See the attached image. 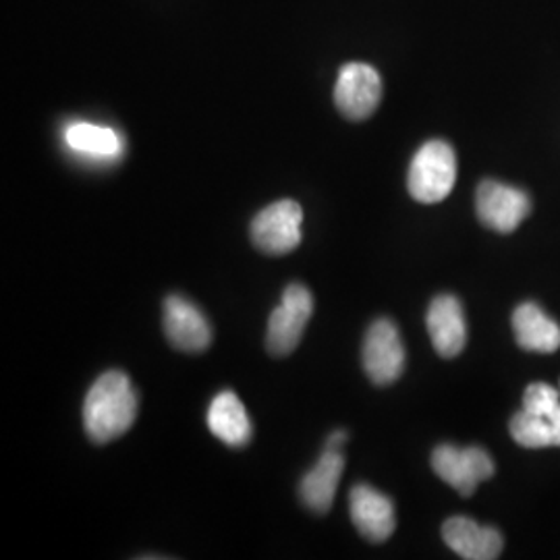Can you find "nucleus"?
Listing matches in <instances>:
<instances>
[{
    "mask_svg": "<svg viewBox=\"0 0 560 560\" xmlns=\"http://www.w3.org/2000/svg\"><path fill=\"white\" fill-rule=\"evenodd\" d=\"M138 390L127 374L110 370L92 384L83 400V428L96 444L117 441L138 418Z\"/></svg>",
    "mask_w": 560,
    "mask_h": 560,
    "instance_id": "obj_1",
    "label": "nucleus"
},
{
    "mask_svg": "<svg viewBox=\"0 0 560 560\" xmlns=\"http://www.w3.org/2000/svg\"><path fill=\"white\" fill-rule=\"evenodd\" d=\"M457 180L455 150L442 140L423 143L409 166L407 187L413 200L439 203L448 198Z\"/></svg>",
    "mask_w": 560,
    "mask_h": 560,
    "instance_id": "obj_2",
    "label": "nucleus"
},
{
    "mask_svg": "<svg viewBox=\"0 0 560 560\" xmlns=\"http://www.w3.org/2000/svg\"><path fill=\"white\" fill-rule=\"evenodd\" d=\"M312 312L314 298L310 289L300 282L289 284L268 320L266 347L272 358H284L298 349L303 330L312 318Z\"/></svg>",
    "mask_w": 560,
    "mask_h": 560,
    "instance_id": "obj_3",
    "label": "nucleus"
},
{
    "mask_svg": "<svg viewBox=\"0 0 560 560\" xmlns=\"http://www.w3.org/2000/svg\"><path fill=\"white\" fill-rule=\"evenodd\" d=\"M303 210L293 200H280L266 206L252 221V243L266 256H284L301 243Z\"/></svg>",
    "mask_w": 560,
    "mask_h": 560,
    "instance_id": "obj_4",
    "label": "nucleus"
},
{
    "mask_svg": "<svg viewBox=\"0 0 560 560\" xmlns=\"http://www.w3.org/2000/svg\"><path fill=\"white\" fill-rule=\"evenodd\" d=\"M432 469L460 497H471L481 481L494 476V460L480 446L459 448L455 444H441L432 453Z\"/></svg>",
    "mask_w": 560,
    "mask_h": 560,
    "instance_id": "obj_5",
    "label": "nucleus"
},
{
    "mask_svg": "<svg viewBox=\"0 0 560 560\" xmlns=\"http://www.w3.org/2000/svg\"><path fill=\"white\" fill-rule=\"evenodd\" d=\"M361 360L368 378L374 384L388 386L399 381L405 370V347L395 322L381 318L368 328Z\"/></svg>",
    "mask_w": 560,
    "mask_h": 560,
    "instance_id": "obj_6",
    "label": "nucleus"
},
{
    "mask_svg": "<svg viewBox=\"0 0 560 560\" xmlns=\"http://www.w3.org/2000/svg\"><path fill=\"white\" fill-rule=\"evenodd\" d=\"M382 98L381 73L365 62H349L339 71L335 104L349 120H365L374 115Z\"/></svg>",
    "mask_w": 560,
    "mask_h": 560,
    "instance_id": "obj_7",
    "label": "nucleus"
},
{
    "mask_svg": "<svg viewBox=\"0 0 560 560\" xmlns=\"http://www.w3.org/2000/svg\"><path fill=\"white\" fill-rule=\"evenodd\" d=\"M529 198L517 187L499 180H481L476 196V210L481 224L497 233H513L529 214Z\"/></svg>",
    "mask_w": 560,
    "mask_h": 560,
    "instance_id": "obj_8",
    "label": "nucleus"
},
{
    "mask_svg": "<svg viewBox=\"0 0 560 560\" xmlns=\"http://www.w3.org/2000/svg\"><path fill=\"white\" fill-rule=\"evenodd\" d=\"M162 324L168 342L185 353H201L212 342L210 322L200 307L180 295H168L162 307Z\"/></svg>",
    "mask_w": 560,
    "mask_h": 560,
    "instance_id": "obj_9",
    "label": "nucleus"
},
{
    "mask_svg": "<svg viewBox=\"0 0 560 560\" xmlns=\"http://www.w3.org/2000/svg\"><path fill=\"white\" fill-rule=\"evenodd\" d=\"M349 511L355 529L368 541L382 544L395 532V504L368 483H358L349 494Z\"/></svg>",
    "mask_w": 560,
    "mask_h": 560,
    "instance_id": "obj_10",
    "label": "nucleus"
},
{
    "mask_svg": "<svg viewBox=\"0 0 560 560\" xmlns=\"http://www.w3.org/2000/svg\"><path fill=\"white\" fill-rule=\"evenodd\" d=\"M442 538L460 559L494 560L501 557V532L469 517H451L446 521L442 525Z\"/></svg>",
    "mask_w": 560,
    "mask_h": 560,
    "instance_id": "obj_11",
    "label": "nucleus"
},
{
    "mask_svg": "<svg viewBox=\"0 0 560 560\" xmlns=\"http://www.w3.org/2000/svg\"><path fill=\"white\" fill-rule=\"evenodd\" d=\"M428 332L441 358H457L467 342V324L463 305L455 295H439L428 310Z\"/></svg>",
    "mask_w": 560,
    "mask_h": 560,
    "instance_id": "obj_12",
    "label": "nucleus"
},
{
    "mask_svg": "<svg viewBox=\"0 0 560 560\" xmlns=\"http://www.w3.org/2000/svg\"><path fill=\"white\" fill-rule=\"evenodd\" d=\"M345 459L342 453L335 448H326L318 463L301 478V502L316 515H326L337 497L340 476Z\"/></svg>",
    "mask_w": 560,
    "mask_h": 560,
    "instance_id": "obj_13",
    "label": "nucleus"
},
{
    "mask_svg": "<svg viewBox=\"0 0 560 560\" xmlns=\"http://www.w3.org/2000/svg\"><path fill=\"white\" fill-rule=\"evenodd\" d=\"M208 428L219 441L240 448L252 441L254 428L240 397L233 390L219 393L208 409Z\"/></svg>",
    "mask_w": 560,
    "mask_h": 560,
    "instance_id": "obj_14",
    "label": "nucleus"
},
{
    "mask_svg": "<svg viewBox=\"0 0 560 560\" xmlns=\"http://www.w3.org/2000/svg\"><path fill=\"white\" fill-rule=\"evenodd\" d=\"M513 330L521 349L555 353L560 347V326L536 303H523L513 314Z\"/></svg>",
    "mask_w": 560,
    "mask_h": 560,
    "instance_id": "obj_15",
    "label": "nucleus"
},
{
    "mask_svg": "<svg viewBox=\"0 0 560 560\" xmlns=\"http://www.w3.org/2000/svg\"><path fill=\"white\" fill-rule=\"evenodd\" d=\"M67 145L81 156L110 161L122 152V140L110 127H102L94 122H73L65 131Z\"/></svg>",
    "mask_w": 560,
    "mask_h": 560,
    "instance_id": "obj_16",
    "label": "nucleus"
},
{
    "mask_svg": "<svg viewBox=\"0 0 560 560\" xmlns=\"http://www.w3.org/2000/svg\"><path fill=\"white\" fill-rule=\"evenodd\" d=\"M511 434L525 448L560 446V425L546 416L521 409L511 420Z\"/></svg>",
    "mask_w": 560,
    "mask_h": 560,
    "instance_id": "obj_17",
    "label": "nucleus"
},
{
    "mask_svg": "<svg viewBox=\"0 0 560 560\" xmlns=\"http://www.w3.org/2000/svg\"><path fill=\"white\" fill-rule=\"evenodd\" d=\"M523 409L546 416L548 420H552L560 425L559 388H555L550 384H544V382L529 384L525 388V395H523Z\"/></svg>",
    "mask_w": 560,
    "mask_h": 560,
    "instance_id": "obj_18",
    "label": "nucleus"
},
{
    "mask_svg": "<svg viewBox=\"0 0 560 560\" xmlns=\"http://www.w3.org/2000/svg\"><path fill=\"white\" fill-rule=\"evenodd\" d=\"M347 442V432L345 430H337V432H332L330 434V439H328V444H326V448H335V451H340V446Z\"/></svg>",
    "mask_w": 560,
    "mask_h": 560,
    "instance_id": "obj_19",
    "label": "nucleus"
},
{
    "mask_svg": "<svg viewBox=\"0 0 560 560\" xmlns=\"http://www.w3.org/2000/svg\"><path fill=\"white\" fill-rule=\"evenodd\" d=\"M559 390H560V388H559Z\"/></svg>",
    "mask_w": 560,
    "mask_h": 560,
    "instance_id": "obj_20",
    "label": "nucleus"
}]
</instances>
